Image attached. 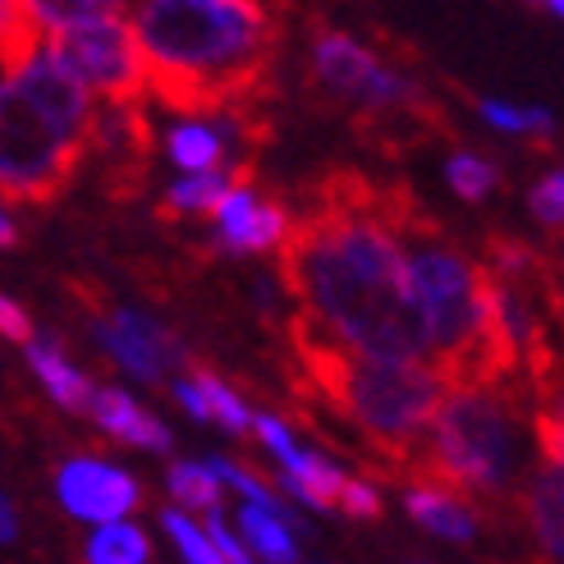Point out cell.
<instances>
[{
    "label": "cell",
    "mask_w": 564,
    "mask_h": 564,
    "mask_svg": "<svg viewBox=\"0 0 564 564\" xmlns=\"http://www.w3.org/2000/svg\"><path fill=\"white\" fill-rule=\"evenodd\" d=\"M280 275L307 313V335L372 362L427 368V313L381 188L335 175L280 248Z\"/></svg>",
    "instance_id": "cell-1"
},
{
    "label": "cell",
    "mask_w": 564,
    "mask_h": 564,
    "mask_svg": "<svg viewBox=\"0 0 564 564\" xmlns=\"http://www.w3.org/2000/svg\"><path fill=\"white\" fill-rule=\"evenodd\" d=\"M152 93L193 116L258 88L271 65L275 14L248 0H152L133 10Z\"/></svg>",
    "instance_id": "cell-2"
},
{
    "label": "cell",
    "mask_w": 564,
    "mask_h": 564,
    "mask_svg": "<svg viewBox=\"0 0 564 564\" xmlns=\"http://www.w3.org/2000/svg\"><path fill=\"white\" fill-rule=\"evenodd\" d=\"M299 354L307 362L313 390L335 413H345L349 427L368 436L390 464L427 455L432 427L449 400L445 377L436 368L372 362L307 330H299Z\"/></svg>",
    "instance_id": "cell-3"
},
{
    "label": "cell",
    "mask_w": 564,
    "mask_h": 564,
    "mask_svg": "<svg viewBox=\"0 0 564 564\" xmlns=\"http://www.w3.org/2000/svg\"><path fill=\"white\" fill-rule=\"evenodd\" d=\"M394 230L409 248L413 285L432 330L436 372L455 386H496L491 381V271H477L455 243L422 216L409 197H390Z\"/></svg>",
    "instance_id": "cell-4"
},
{
    "label": "cell",
    "mask_w": 564,
    "mask_h": 564,
    "mask_svg": "<svg viewBox=\"0 0 564 564\" xmlns=\"http://www.w3.org/2000/svg\"><path fill=\"white\" fill-rule=\"evenodd\" d=\"M51 55L61 61L78 88L110 106H133L138 93L152 88L143 42L133 33V19L116 6H33Z\"/></svg>",
    "instance_id": "cell-5"
},
{
    "label": "cell",
    "mask_w": 564,
    "mask_h": 564,
    "mask_svg": "<svg viewBox=\"0 0 564 564\" xmlns=\"http://www.w3.org/2000/svg\"><path fill=\"white\" fill-rule=\"evenodd\" d=\"M510 417H505L500 400L491 386H455V394L445 400L422 468L449 491H500L510 477Z\"/></svg>",
    "instance_id": "cell-6"
},
{
    "label": "cell",
    "mask_w": 564,
    "mask_h": 564,
    "mask_svg": "<svg viewBox=\"0 0 564 564\" xmlns=\"http://www.w3.org/2000/svg\"><path fill=\"white\" fill-rule=\"evenodd\" d=\"M88 133L55 124L23 93L0 88V188L10 203H51L74 180Z\"/></svg>",
    "instance_id": "cell-7"
},
{
    "label": "cell",
    "mask_w": 564,
    "mask_h": 564,
    "mask_svg": "<svg viewBox=\"0 0 564 564\" xmlns=\"http://www.w3.org/2000/svg\"><path fill=\"white\" fill-rule=\"evenodd\" d=\"M93 335H97V345L138 381H161L184 358L175 335L161 330L152 317L133 313V307H110L106 317L93 322Z\"/></svg>",
    "instance_id": "cell-8"
},
{
    "label": "cell",
    "mask_w": 564,
    "mask_h": 564,
    "mask_svg": "<svg viewBox=\"0 0 564 564\" xmlns=\"http://www.w3.org/2000/svg\"><path fill=\"white\" fill-rule=\"evenodd\" d=\"M55 491H61V505L83 519V523H124V514L138 505V482L129 473L110 468L101 459H69L55 473Z\"/></svg>",
    "instance_id": "cell-9"
},
{
    "label": "cell",
    "mask_w": 564,
    "mask_h": 564,
    "mask_svg": "<svg viewBox=\"0 0 564 564\" xmlns=\"http://www.w3.org/2000/svg\"><path fill=\"white\" fill-rule=\"evenodd\" d=\"M386 65L377 55L354 42L349 33H335V28H317V42H313V78L317 88L330 93L335 101H349V106H368V97L377 93Z\"/></svg>",
    "instance_id": "cell-10"
},
{
    "label": "cell",
    "mask_w": 564,
    "mask_h": 564,
    "mask_svg": "<svg viewBox=\"0 0 564 564\" xmlns=\"http://www.w3.org/2000/svg\"><path fill=\"white\" fill-rule=\"evenodd\" d=\"M220 225V243L235 252H267V248H285L294 235L290 212L280 203H258V193H248L243 184L225 197V207L216 212Z\"/></svg>",
    "instance_id": "cell-11"
},
{
    "label": "cell",
    "mask_w": 564,
    "mask_h": 564,
    "mask_svg": "<svg viewBox=\"0 0 564 564\" xmlns=\"http://www.w3.org/2000/svg\"><path fill=\"white\" fill-rule=\"evenodd\" d=\"M93 417H97V427L110 432L116 441L124 445H138V449H171V432L161 427V417H152L143 404H133L124 390H97V400H93Z\"/></svg>",
    "instance_id": "cell-12"
},
{
    "label": "cell",
    "mask_w": 564,
    "mask_h": 564,
    "mask_svg": "<svg viewBox=\"0 0 564 564\" xmlns=\"http://www.w3.org/2000/svg\"><path fill=\"white\" fill-rule=\"evenodd\" d=\"M280 468H285V477H280V491H290L294 500L313 505V510H340L349 477L335 464H326L322 455H303V449L294 445L290 455H280Z\"/></svg>",
    "instance_id": "cell-13"
},
{
    "label": "cell",
    "mask_w": 564,
    "mask_h": 564,
    "mask_svg": "<svg viewBox=\"0 0 564 564\" xmlns=\"http://www.w3.org/2000/svg\"><path fill=\"white\" fill-rule=\"evenodd\" d=\"M404 505H409V514H413L422 528L436 532V538L473 542V532H477L473 510H468V505H464L455 491H449V487H441V482H413L409 496H404Z\"/></svg>",
    "instance_id": "cell-14"
},
{
    "label": "cell",
    "mask_w": 564,
    "mask_h": 564,
    "mask_svg": "<svg viewBox=\"0 0 564 564\" xmlns=\"http://www.w3.org/2000/svg\"><path fill=\"white\" fill-rule=\"evenodd\" d=\"M28 368L37 372V381L46 386V394L61 409H88L97 400V390L88 386V377H83L78 368H69V358L61 354V345H55L51 335H42V340L28 345Z\"/></svg>",
    "instance_id": "cell-15"
},
{
    "label": "cell",
    "mask_w": 564,
    "mask_h": 564,
    "mask_svg": "<svg viewBox=\"0 0 564 564\" xmlns=\"http://www.w3.org/2000/svg\"><path fill=\"white\" fill-rule=\"evenodd\" d=\"M165 152H171L175 165H184L193 175H216V165L225 161V133L212 124L184 120L165 133Z\"/></svg>",
    "instance_id": "cell-16"
},
{
    "label": "cell",
    "mask_w": 564,
    "mask_h": 564,
    "mask_svg": "<svg viewBox=\"0 0 564 564\" xmlns=\"http://www.w3.org/2000/svg\"><path fill=\"white\" fill-rule=\"evenodd\" d=\"M239 184L225 175H188L180 180L161 203V216H216Z\"/></svg>",
    "instance_id": "cell-17"
},
{
    "label": "cell",
    "mask_w": 564,
    "mask_h": 564,
    "mask_svg": "<svg viewBox=\"0 0 564 564\" xmlns=\"http://www.w3.org/2000/svg\"><path fill=\"white\" fill-rule=\"evenodd\" d=\"M83 560H88V564H148L152 560V542H148L143 528L110 523V528H97L88 538Z\"/></svg>",
    "instance_id": "cell-18"
},
{
    "label": "cell",
    "mask_w": 564,
    "mask_h": 564,
    "mask_svg": "<svg viewBox=\"0 0 564 564\" xmlns=\"http://www.w3.org/2000/svg\"><path fill=\"white\" fill-rule=\"evenodd\" d=\"M239 532H243V542H248L252 551H258L267 564H294V560H299L290 528L280 523L275 514L258 510V505H248V510L239 514Z\"/></svg>",
    "instance_id": "cell-19"
},
{
    "label": "cell",
    "mask_w": 564,
    "mask_h": 564,
    "mask_svg": "<svg viewBox=\"0 0 564 564\" xmlns=\"http://www.w3.org/2000/svg\"><path fill=\"white\" fill-rule=\"evenodd\" d=\"M193 381H197V390H203V400H207V409H212V417L220 422V427H230L235 436H243V432H258V417H252V413L243 409L239 394L225 390V381H220L216 372L197 368V372H193Z\"/></svg>",
    "instance_id": "cell-20"
},
{
    "label": "cell",
    "mask_w": 564,
    "mask_h": 564,
    "mask_svg": "<svg viewBox=\"0 0 564 564\" xmlns=\"http://www.w3.org/2000/svg\"><path fill=\"white\" fill-rule=\"evenodd\" d=\"M171 496L193 510L216 514L220 500V477L212 473V464H171Z\"/></svg>",
    "instance_id": "cell-21"
},
{
    "label": "cell",
    "mask_w": 564,
    "mask_h": 564,
    "mask_svg": "<svg viewBox=\"0 0 564 564\" xmlns=\"http://www.w3.org/2000/svg\"><path fill=\"white\" fill-rule=\"evenodd\" d=\"M445 180H449V188L464 197V203H482V197L496 188L500 175H496V165H491V161L473 156V152H459V156H449Z\"/></svg>",
    "instance_id": "cell-22"
},
{
    "label": "cell",
    "mask_w": 564,
    "mask_h": 564,
    "mask_svg": "<svg viewBox=\"0 0 564 564\" xmlns=\"http://www.w3.org/2000/svg\"><path fill=\"white\" fill-rule=\"evenodd\" d=\"M161 523H165V532L175 538V546L184 551V560H188V564H230V560H225V555L216 551V542L207 538V532H197V523H193V519H184L180 510H165V514H161Z\"/></svg>",
    "instance_id": "cell-23"
},
{
    "label": "cell",
    "mask_w": 564,
    "mask_h": 564,
    "mask_svg": "<svg viewBox=\"0 0 564 564\" xmlns=\"http://www.w3.org/2000/svg\"><path fill=\"white\" fill-rule=\"evenodd\" d=\"M482 116L505 129V133H546L551 129V116L542 106H532V110H519V106H505V101H482Z\"/></svg>",
    "instance_id": "cell-24"
},
{
    "label": "cell",
    "mask_w": 564,
    "mask_h": 564,
    "mask_svg": "<svg viewBox=\"0 0 564 564\" xmlns=\"http://www.w3.org/2000/svg\"><path fill=\"white\" fill-rule=\"evenodd\" d=\"M528 207H532V216L546 225V230H560V225H564V171L542 175L538 184H532Z\"/></svg>",
    "instance_id": "cell-25"
},
{
    "label": "cell",
    "mask_w": 564,
    "mask_h": 564,
    "mask_svg": "<svg viewBox=\"0 0 564 564\" xmlns=\"http://www.w3.org/2000/svg\"><path fill=\"white\" fill-rule=\"evenodd\" d=\"M340 510H345L349 519H377V514H381V491H377L372 482H362V477H349Z\"/></svg>",
    "instance_id": "cell-26"
},
{
    "label": "cell",
    "mask_w": 564,
    "mask_h": 564,
    "mask_svg": "<svg viewBox=\"0 0 564 564\" xmlns=\"http://www.w3.org/2000/svg\"><path fill=\"white\" fill-rule=\"evenodd\" d=\"M0 330H6V340H14V345H33V322H28V313L14 299L0 303Z\"/></svg>",
    "instance_id": "cell-27"
},
{
    "label": "cell",
    "mask_w": 564,
    "mask_h": 564,
    "mask_svg": "<svg viewBox=\"0 0 564 564\" xmlns=\"http://www.w3.org/2000/svg\"><path fill=\"white\" fill-rule=\"evenodd\" d=\"M14 532H19V528H14V505L6 500V542H14Z\"/></svg>",
    "instance_id": "cell-28"
},
{
    "label": "cell",
    "mask_w": 564,
    "mask_h": 564,
    "mask_svg": "<svg viewBox=\"0 0 564 564\" xmlns=\"http://www.w3.org/2000/svg\"><path fill=\"white\" fill-rule=\"evenodd\" d=\"M546 10H551V14H560V19H564V0H551V6H546Z\"/></svg>",
    "instance_id": "cell-29"
},
{
    "label": "cell",
    "mask_w": 564,
    "mask_h": 564,
    "mask_svg": "<svg viewBox=\"0 0 564 564\" xmlns=\"http://www.w3.org/2000/svg\"><path fill=\"white\" fill-rule=\"evenodd\" d=\"M555 560H564V551H560V555H555Z\"/></svg>",
    "instance_id": "cell-30"
}]
</instances>
